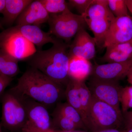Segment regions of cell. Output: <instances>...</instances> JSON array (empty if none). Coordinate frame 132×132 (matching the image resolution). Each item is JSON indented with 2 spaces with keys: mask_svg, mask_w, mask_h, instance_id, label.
Returning <instances> with one entry per match:
<instances>
[{
  "mask_svg": "<svg viewBox=\"0 0 132 132\" xmlns=\"http://www.w3.org/2000/svg\"><path fill=\"white\" fill-rule=\"evenodd\" d=\"M87 86L95 98L110 105L121 113L120 95L122 87L118 81L102 79L91 77Z\"/></svg>",
  "mask_w": 132,
  "mask_h": 132,
  "instance_id": "obj_9",
  "label": "cell"
},
{
  "mask_svg": "<svg viewBox=\"0 0 132 132\" xmlns=\"http://www.w3.org/2000/svg\"><path fill=\"white\" fill-rule=\"evenodd\" d=\"M3 132H6L4 131H3Z\"/></svg>",
  "mask_w": 132,
  "mask_h": 132,
  "instance_id": "obj_38",
  "label": "cell"
},
{
  "mask_svg": "<svg viewBox=\"0 0 132 132\" xmlns=\"http://www.w3.org/2000/svg\"><path fill=\"white\" fill-rule=\"evenodd\" d=\"M96 46L94 37L82 29L77 33L69 45V57H80L90 61L95 56Z\"/></svg>",
  "mask_w": 132,
  "mask_h": 132,
  "instance_id": "obj_11",
  "label": "cell"
},
{
  "mask_svg": "<svg viewBox=\"0 0 132 132\" xmlns=\"http://www.w3.org/2000/svg\"><path fill=\"white\" fill-rule=\"evenodd\" d=\"M49 14L40 0L32 1L16 19V26L34 25L39 26L48 22Z\"/></svg>",
  "mask_w": 132,
  "mask_h": 132,
  "instance_id": "obj_13",
  "label": "cell"
},
{
  "mask_svg": "<svg viewBox=\"0 0 132 132\" xmlns=\"http://www.w3.org/2000/svg\"><path fill=\"white\" fill-rule=\"evenodd\" d=\"M19 95L26 106L27 118L18 132H40L52 129V118L47 109L29 97Z\"/></svg>",
  "mask_w": 132,
  "mask_h": 132,
  "instance_id": "obj_8",
  "label": "cell"
},
{
  "mask_svg": "<svg viewBox=\"0 0 132 132\" xmlns=\"http://www.w3.org/2000/svg\"><path fill=\"white\" fill-rule=\"evenodd\" d=\"M40 1L49 14L60 13L69 9L68 3L65 0H40Z\"/></svg>",
  "mask_w": 132,
  "mask_h": 132,
  "instance_id": "obj_23",
  "label": "cell"
},
{
  "mask_svg": "<svg viewBox=\"0 0 132 132\" xmlns=\"http://www.w3.org/2000/svg\"><path fill=\"white\" fill-rule=\"evenodd\" d=\"M92 68L90 61L80 57H70L68 69L69 78L79 81H85L91 75Z\"/></svg>",
  "mask_w": 132,
  "mask_h": 132,
  "instance_id": "obj_16",
  "label": "cell"
},
{
  "mask_svg": "<svg viewBox=\"0 0 132 132\" xmlns=\"http://www.w3.org/2000/svg\"><path fill=\"white\" fill-rule=\"evenodd\" d=\"M53 112L64 116L72 121L78 127V129L87 130L80 114L67 102L57 103Z\"/></svg>",
  "mask_w": 132,
  "mask_h": 132,
  "instance_id": "obj_19",
  "label": "cell"
},
{
  "mask_svg": "<svg viewBox=\"0 0 132 132\" xmlns=\"http://www.w3.org/2000/svg\"><path fill=\"white\" fill-rule=\"evenodd\" d=\"M19 61L0 50V75L13 78L20 72Z\"/></svg>",
  "mask_w": 132,
  "mask_h": 132,
  "instance_id": "obj_18",
  "label": "cell"
},
{
  "mask_svg": "<svg viewBox=\"0 0 132 132\" xmlns=\"http://www.w3.org/2000/svg\"><path fill=\"white\" fill-rule=\"evenodd\" d=\"M132 42V18L130 15L115 17L107 33L104 48L109 46Z\"/></svg>",
  "mask_w": 132,
  "mask_h": 132,
  "instance_id": "obj_10",
  "label": "cell"
},
{
  "mask_svg": "<svg viewBox=\"0 0 132 132\" xmlns=\"http://www.w3.org/2000/svg\"><path fill=\"white\" fill-rule=\"evenodd\" d=\"M14 31L20 33L27 39L36 46L40 50L43 46L48 43L54 44L58 38L46 32L39 27L34 25H21L12 27Z\"/></svg>",
  "mask_w": 132,
  "mask_h": 132,
  "instance_id": "obj_14",
  "label": "cell"
},
{
  "mask_svg": "<svg viewBox=\"0 0 132 132\" xmlns=\"http://www.w3.org/2000/svg\"><path fill=\"white\" fill-rule=\"evenodd\" d=\"M49 49L38 50L27 59L31 67L36 69L58 85L65 88L68 74L69 45L58 40Z\"/></svg>",
  "mask_w": 132,
  "mask_h": 132,
  "instance_id": "obj_2",
  "label": "cell"
},
{
  "mask_svg": "<svg viewBox=\"0 0 132 132\" xmlns=\"http://www.w3.org/2000/svg\"><path fill=\"white\" fill-rule=\"evenodd\" d=\"M1 123L10 132H18L26 123L27 113L21 96L10 90L3 96Z\"/></svg>",
  "mask_w": 132,
  "mask_h": 132,
  "instance_id": "obj_6",
  "label": "cell"
},
{
  "mask_svg": "<svg viewBox=\"0 0 132 132\" xmlns=\"http://www.w3.org/2000/svg\"><path fill=\"white\" fill-rule=\"evenodd\" d=\"M77 81L79 96L84 114V122L85 125L86 113L90 105L92 95L87 85L85 83V81H79L77 80Z\"/></svg>",
  "mask_w": 132,
  "mask_h": 132,
  "instance_id": "obj_22",
  "label": "cell"
},
{
  "mask_svg": "<svg viewBox=\"0 0 132 132\" xmlns=\"http://www.w3.org/2000/svg\"><path fill=\"white\" fill-rule=\"evenodd\" d=\"M11 92L29 97L47 109L65 98V89L32 67L29 68L19 78Z\"/></svg>",
  "mask_w": 132,
  "mask_h": 132,
  "instance_id": "obj_1",
  "label": "cell"
},
{
  "mask_svg": "<svg viewBox=\"0 0 132 132\" xmlns=\"http://www.w3.org/2000/svg\"><path fill=\"white\" fill-rule=\"evenodd\" d=\"M126 114V116H132V111L131 112H127L125 113Z\"/></svg>",
  "mask_w": 132,
  "mask_h": 132,
  "instance_id": "obj_34",
  "label": "cell"
},
{
  "mask_svg": "<svg viewBox=\"0 0 132 132\" xmlns=\"http://www.w3.org/2000/svg\"><path fill=\"white\" fill-rule=\"evenodd\" d=\"M2 127H3L1 123L0 122V132H3Z\"/></svg>",
  "mask_w": 132,
  "mask_h": 132,
  "instance_id": "obj_36",
  "label": "cell"
},
{
  "mask_svg": "<svg viewBox=\"0 0 132 132\" xmlns=\"http://www.w3.org/2000/svg\"><path fill=\"white\" fill-rule=\"evenodd\" d=\"M127 77V78L128 81L132 86V68L128 74Z\"/></svg>",
  "mask_w": 132,
  "mask_h": 132,
  "instance_id": "obj_32",
  "label": "cell"
},
{
  "mask_svg": "<svg viewBox=\"0 0 132 132\" xmlns=\"http://www.w3.org/2000/svg\"><path fill=\"white\" fill-rule=\"evenodd\" d=\"M126 132H132V128H127L126 130Z\"/></svg>",
  "mask_w": 132,
  "mask_h": 132,
  "instance_id": "obj_35",
  "label": "cell"
},
{
  "mask_svg": "<svg viewBox=\"0 0 132 132\" xmlns=\"http://www.w3.org/2000/svg\"><path fill=\"white\" fill-rule=\"evenodd\" d=\"M32 0H6V6L3 13V23L13 25Z\"/></svg>",
  "mask_w": 132,
  "mask_h": 132,
  "instance_id": "obj_17",
  "label": "cell"
},
{
  "mask_svg": "<svg viewBox=\"0 0 132 132\" xmlns=\"http://www.w3.org/2000/svg\"><path fill=\"white\" fill-rule=\"evenodd\" d=\"M94 132H126V130H120L118 129H108Z\"/></svg>",
  "mask_w": 132,
  "mask_h": 132,
  "instance_id": "obj_28",
  "label": "cell"
},
{
  "mask_svg": "<svg viewBox=\"0 0 132 132\" xmlns=\"http://www.w3.org/2000/svg\"><path fill=\"white\" fill-rule=\"evenodd\" d=\"M122 114L113 107L92 96L86 113L85 125L90 132L108 129H118L123 123Z\"/></svg>",
  "mask_w": 132,
  "mask_h": 132,
  "instance_id": "obj_3",
  "label": "cell"
},
{
  "mask_svg": "<svg viewBox=\"0 0 132 132\" xmlns=\"http://www.w3.org/2000/svg\"><path fill=\"white\" fill-rule=\"evenodd\" d=\"M0 48L19 61L27 60L37 52L33 43L12 27L0 33Z\"/></svg>",
  "mask_w": 132,
  "mask_h": 132,
  "instance_id": "obj_7",
  "label": "cell"
},
{
  "mask_svg": "<svg viewBox=\"0 0 132 132\" xmlns=\"http://www.w3.org/2000/svg\"><path fill=\"white\" fill-rule=\"evenodd\" d=\"M120 102L124 113L132 108V86L122 87L120 95Z\"/></svg>",
  "mask_w": 132,
  "mask_h": 132,
  "instance_id": "obj_25",
  "label": "cell"
},
{
  "mask_svg": "<svg viewBox=\"0 0 132 132\" xmlns=\"http://www.w3.org/2000/svg\"><path fill=\"white\" fill-rule=\"evenodd\" d=\"M94 0H69L68 2L69 8L75 9L82 16L93 2Z\"/></svg>",
  "mask_w": 132,
  "mask_h": 132,
  "instance_id": "obj_26",
  "label": "cell"
},
{
  "mask_svg": "<svg viewBox=\"0 0 132 132\" xmlns=\"http://www.w3.org/2000/svg\"><path fill=\"white\" fill-rule=\"evenodd\" d=\"M49 16L48 32L67 44H70L77 33L87 26L83 16L73 13L69 9Z\"/></svg>",
  "mask_w": 132,
  "mask_h": 132,
  "instance_id": "obj_5",
  "label": "cell"
},
{
  "mask_svg": "<svg viewBox=\"0 0 132 132\" xmlns=\"http://www.w3.org/2000/svg\"><path fill=\"white\" fill-rule=\"evenodd\" d=\"M109 9L115 17L129 15L125 0H107Z\"/></svg>",
  "mask_w": 132,
  "mask_h": 132,
  "instance_id": "obj_24",
  "label": "cell"
},
{
  "mask_svg": "<svg viewBox=\"0 0 132 132\" xmlns=\"http://www.w3.org/2000/svg\"><path fill=\"white\" fill-rule=\"evenodd\" d=\"M13 80V78L2 76L0 77V95Z\"/></svg>",
  "mask_w": 132,
  "mask_h": 132,
  "instance_id": "obj_27",
  "label": "cell"
},
{
  "mask_svg": "<svg viewBox=\"0 0 132 132\" xmlns=\"http://www.w3.org/2000/svg\"><path fill=\"white\" fill-rule=\"evenodd\" d=\"M1 76H1V75H0V77H1Z\"/></svg>",
  "mask_w": 132,
  "mask_h": 132,
  "instance_id": "obj_39",
  "label": "cell"
},
{
  "mask_svg": "<svg viewBox=\"0 0 132 132\" xmlns=\"http://www.w3.org/2000/svg\"><path fill=\"white\" fill-rule=\"evenodd\" d=\"M132 68V59L126 61L93 66L91 77L118 81L127 77Z\"/></svg>",
  "mask_w": 132,
  "mask_h": 132,
  "instance_id": "obj_12",
  "label": "cell"
},
{
  "mask_svg": "<svg viewBox=\"0 0 132 132\" xmlns=\"http://www.w3.org/2000/svg\"><path fill=\"white\" fill-rule=\"evenodd\" d=\"M52 129L62 131H71L78 129L73 122L64 116L53 112L51 115Z\"/></svg>",
  "mask_w": 132,
  "mask_h": 132,
  "instance_id": "obj_21",
  "label": "cell"
},
{
  "mask_svg": "<svg viewBox=\"0 0 132 132\" xmlns=\"http://www.w3.org/2000/svg\"><path fill=\"white\" fill-rule=\"evenodd\" d=\"M127 119V128H132V116H126Z\"/></svg>",
  "mask_w": 132,
  "mask_h": 132,
  "instance_id": "obj_31",
  "label": "cell"
},
{
  "mask_svg": "<svg viewBox=\"0 0 132 132\" xmlns=\"http://www.w3.org/2000/svg\"><path fill=\"white\" fill-rule=\"evenodd\" d=\"M6 0H0V13H3L6 6Z\"/></svg>",
  "mask_w": 132,
  "mask_h": 132,
  "instance_id": "obj_29",
  "label": "cell"
},
{
  "mask_svg": "<svg viewBox=\"0 0 132 132\" xmlns=\"http://www.w3.org/2000/svg\"><path fill=\"white\" fill-rule=\"evenodd\" d=\"M40 132H88L86 131H77V130H75V131H58V130H53V129H50L47 131H42Z\"/></svg>",
  "mask_w": 132,
  "mask_h": 132,
  "instance_id": "obj_33",
  "label": "cell"
},
{
  "mask_svg": "<svg viewBox=\"0 0 132 132\" xmlns=\"http://www.w3.org/2000/svg\"><path fill=\"white\" fill-rule=\"evenodd\" d=\"M106 48L105 53L100 59L102 62H121L132 59V42L111 45Z\"/></svg>",
  "mask_w": 132,
  "mask_h": 132,
  "instance_id": "obj_15",
  "label": "cell"
},
{
  "mask_svg": "<svg viewBox=\"0 0 132 132\" xmlns=\"http://www.w3.org/2000/svg\"><path fill=\"white\" fill-rule=\"evenodd\" d=\"M128 11L132 14V0H125Z\"/></svg>",
  "mask_w": 132,
  "mask_h": 132,
  "instance_id": "obj_30",
  "label": "cell"
},
{
  "mask_svg": "<svg viewBox=\"0 0 132 132\" xmlns=\"http://www.w3.org/2000/svg\"><path fill=\"white\" fill-rule=\"evenodd\" d=\"M87 25L93 33L96 46L104 48L107 33L115 17L111 12L107 0H94L82 16Z\"/></svg>",
  "mask_w": 132,
  "mask_h": 132,
  "instance_id": "obj_4",
  "label": "cell"
},
{
  "mask_svg": "<svg viewBox=\"0 0 132 132\" xmlns=\"http://www.w3.org/2000/svg\"><path fill=\"white\" fill-rule=\"evenodd\" d=\"M3 28L2 25L0 23V29H2Z\"/></svg>",
  "mask_w": 132,
  "mask_h": 132,
  "instance_id": "obj_37",
  "label": "cell"
},
{
  "mask_svg": "<svg viewBox=\"0 0 132 132\" xmlns=\"http://www.w3.org/2000/svg\"><path fill=\"white\" fill-rule=\"evenodd\" d=\"M65 95L67 102L78 111L84 122V114L79 96L77 80L70 78L65 88Z\"/></svg>",
  "mask_w": 132,
  "mask_h": 132,
  "instance_id": "obj_20",
  "label": "cell"
}]
</instances>
